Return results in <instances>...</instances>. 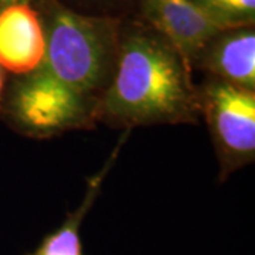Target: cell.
I'll return each mask as SVG.
<instances>
[{
	"label": "cell",
	"mask_w": 255,
	"mask_h": 255,
	"mask_svg": "<svg viewBox=\"0 0 255 255\" xmlns=\"http://www.w3.org/2000/svg\"><path fill=\"white\" fill-rule=\"evenodd\" d=\"M46 36L41 65L6 84L0 118L36 139L92 128L117 70L124 18L36 0Z\"/></svg>",
	"instance_id": "cell-1"
},
{
	"label": "cell",
	"mask_w": 255,
	"mask_h": 255,
	"mask_svg": "<svg viewBox=\"0 0 255 255\" xmlns=\"http://www.w3.org/2000/svg\"><path fill=\"white\" fill-rule=\"evenodd\" d=\"M190 67L166 38L137 17L124 18L117 70L98 122L136 127L197 124V85Z\"/></svg>",
	"instance_id": "cell-2"
},
{
	"label": "cell",
	"mask_w": 255,
	"mask_h": 255,
	"mask_svg": "<svg viewBox=\"0 0 255 255\" xmlns=\"http://www.w3.org/2000/svg\"><path fill=\"white\" fill-rule=\"evenodd\" d=\"M200 117L209 127L220 180L255 160V91L209 77L197 85Z\"/></svg>",
	"instance_id": "cell-3"
},
{
	"label": "cell",
	"mask_w": 255,
	"mask_h": 255,
	"mask_svg": "<svg viewBox=\"0 0 255 255\" xmlns=\"http://www.w3.org/2000/svg\"><path fill=\"white\" fill-rule=\"evenodd\" d=\"M137 18L166 38L190 67L219 30L191 0H136Z\"/></svg>",
	"instance_id": "cell-4"
},
{
	"label": "cell",
	"mask_w": 255,
	"mask_h": 255,
	"mask_svg": "<svg viewBox=\"0 0 255 255\" xmlns=\"http://www.w3.org/2000/svg\"><path fill=\"white\" fill-rule=\"evenodd\" d=\"M193 70L255 91V26L219 30L193 60Z\"/></svg>",
	"instance_id": "cell-5"
},
{
	"label": "cell",
	"mask_w": 255,
	"mask_h": 255,
	"mask_svg": "<svg viewBox=\"0 0 255 255\" xmlns=\"http://www.w3.org/2000/svg\"><path fill=\"white\" fill-rule=\"evenodd\" d=\"M46 55V36L33 4L20 3L0 10V67L26 75L37 70Z\"/></svg>",
	"instance_id": "cell-6"
},
{
	"label": "cell",
	"mask_w": 255,
	"mask_h": 255,
	"mask_svg": "<svg viewBox=\"0 0 255 255\" xmlns=\"http://www.w3.org/2000/svg\"><path fill=\"white\" fill-rule=\"evenodd\" d=\"M129 133H130V130L127 129L125 133L118 140V145L112 150L107 163L104 164V167L98 173L94 174L88 180L87 191L82 199L81 206H78L70 214H67V219L64 220L63 224L57 230H54L53 233L47 234L36 250L33 253H28L27 255H84L81 233H80L82 221L85 219L87 213L91 210L92 204L97 200L101 186L111 170V167L115 163L119 152H121V147L125 143Z\"/></svg>",
	"instance_id": "cell-7"
},
{
	"label": "cell",
	"mask_w": 255,
	"mask_h": 255,
	"mask_svg": "<svg viewBox=\"0 0 255 255\" xmlns=\"http://www.w3.org/2000/svg\"><path fill=\"white\" fill-rule=\"evenodd\" d=\"M219 28L255 26V0H191Z\"/></svg>",
	"instance_id": "cell-8"
},
{
	"label": "cell",
	"mask_w": 255,
	"mask_h": 255,
	"mask_svg": "<svg viewBox=\"0 0 255 255\" xmlns=\"http://www.w3.org/2000/svg\"><path fill=\"white\" fill-rule=\"evenodd\" d=\"M60 1L80 13L121 18H125V13L132 6H136V0H60Z\"/></svg>",
	"instance_id": "cell-9"
},
{
	"label": "cell",
	"mask_w": 255,
	"mask_h": 255,
	"mask_svg": "<svg viewBox=\"0 0 255 255\" xmlns=\"http://www.w3.org/2000/svg\"><path fill=\"white\" fill-rule=\"evenodd\" d=\"M36 0H0V10L4 9V7H9L13 4H20V3H28V4H33Z\"/></svg>",
	"instance_id": "cell-10"
},
{
	"label": "cell",
	"mask_w": 255,
	"mask_h": 255,
	"mask_svg": "<svg viewBox=\"0 0 255 255\" xmlns=\"http://www.w3.org/2000/svg\"><path fill=\"white\" fill-rule=\"evenodd\" d=\"M4 90H6V78H4V71L0 67V108H1V102L4 97Z\"/></svg>",
	"instance_id": "cell-11"
}]
</instances>
